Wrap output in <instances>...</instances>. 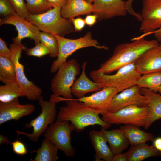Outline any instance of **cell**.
Masks as SVG:
<instances>
[{"instance_id":"1","label":"cell","mask_w":161,"mask_h":161,"mask_svg":"<svg viewBox=\"0 0 161 161\" xmlns=\"http://www.w3.org/2000/svg\"><path fill=\"white\" fill-rule=\"evenodd\" d=\"M132 42L117 45L112 55L101 64L97 70L108 74L135 62L146 51L159 45L156 40H148L143 37H137Z\"/></svg>"},{"instance_id":"2","label":"cell","mask_w":161,"mask_h":161,"mask_svg":"<svg viewBox=\"0 0 161 161\" xmlns=\"http://www.w3.org/2000/svg\"><path fill=\"white\" fill-rule=\"evenodd\" d=\"M61 100L66 102V105L60 107L57 119L70 122L77 132H82L86 127L95 125L106 129L112 126L100 118V112L88 107L83 103L64 97Z\"/></svg>"},{"instance_id":"3","label":"cell","mask_w":161,"mask_h":161,"mask_svg":"<svg viewBox=\"0 0 161 161\" xmlns=\"http://www.w3.org/2000/svg\"><path fill=\"white\" fill-rule=\"evenodd\" d=\"M61 8L53 7L39 14H29L26 20L43 32L64 37L74 31V29L71 20L61 16Z\"/></svg>"},{"instance_id":"4","label":"cell","mask_w":161,"mask_h":161,"mask_svg":"<svg viewBox=\"0 0 161 161\" xmlns=\"http://www.w3.org/2000/svg\"><path fill=\"white\" fill-rule=\"evenodd\" d=\"M115 74L108 75L97 71H91L90 77L95 82L100 84L103 88L112 87L120 92L137 85L139 78L141 75L136 69L134 63L120 68Z\"/></svg>"},{"instance_id":"5","label":"cell","mask_w":161,"mask_h":161,"mask_svg":"<svg viewBox=\"0 0 161 161\" xmlns=\"http://www.w3.org/2000/svg\"><path fill=\"white\" fill-rule=\"evenodd\" d=\"M38 104L41 108V112L36 118L25 125L27 129L33 128L31 133H27L17 130L16 132L19 135L26 136L29 140L37 142L41 134L44 133L48 126L53 123L57 117V110L56 103L59 102L58 96L53 94L49 101L44 100L41 97L38 99Z\"/></svg>"},{"instance_id":"6","label":"cell","mask_w":161,"mask_h":161,"mask_svg":"<svg viewBox=\"0 0 161 161\" xmlns=\"http://www.w3.org/2000/svg\"><path fill=\"white\" fill-rule=\"evenodd\" d=\"M58 45V54L57 59L52 63L50 72L53 73L57 71L59 67L66 61L67 58L79 49L90 47H94L99 49L106 50L108 48L104 45H100L97 41L92 38L90 32L82 37L76 39H70L54 35Z\"/></svg>"},{"instance_id":"7","label":"cell","mask_w":161,"mask_h":161,"mask_svg":"<svg viewBox=\"0 0 161 161\" xmlns=\"http://www.w3.org/2000/svg\"><path fill=\"white\" fill-rule=\"evenodd\" d=\"M80 70L79 64L74 59L62 64L51 81L50 88L53 94L66 99H73L71 88Z\"/></svg>"},{"instance_id":"8","label":"cell","mask_w":161,"mask_h":161,"mask_svg":"<svg viewBox=\"0 0 161 161\" xmlns=\"http://www.w3.org/2000/svg\"><path fill=\"white\" fill-rule=\"evenodd\" d=\"M100 114L102 119L110 124H131L138 127H145L148 117V108L130 105L111 113L106 111Z\"/></svg>"},{"instance_id":"9","label":"cell","mask_w":161,"mask_h":161,"mask_svg":"<svg viewBox=\"0 0 161 161\" xmlns=\"http://www.w3.org/2000/svg\"><path fill=\"white\" fill-rule=\"evenodd\" d=\"M13 43L10 45V48L11 53L10 58L15 67L16 82L28 100H38L41 97L42 90L27 78L24 72V66L19 61L22 51L25 50L26 47L21 41H17L13 38Z\"/></svg>"},{"instance_id":"10","label":"cell","mask_w":161,"mask_h":161,"mask_svg":"<svg viewBox=\"0 0 161 161\" xmlns=\"http://www.w3.org/2000/svg\"><path fill=\"white\" fill-rule=\"evenodd\" d=\"M74 128L69 122L57 119L44 133V138L53 143L67 156L73 157L75 150L71 144V134Z\"/></svg>"},{"instance_id":"11","label":"cell","mask_w":161,"mask_h":161,"mask_svg":"<svg viewBox=\"0 0 161 161\" xmlns=\"http://www.w3.org/2000/svg\"><path fill=\"white\" fill-rule=\"evenodd\" d=\"M140 31L143 37L161 27V0H143Z\"/></svg>"},{"instance_id":"12","label":"cell","mask_w":161,"mask_h":161,"mask_svg":"<svg viewBox=\"0 0 161 161\" xmlns=\"http://www.w3.org/2000/svg\"><path fill=\"white\" fill-rule=\"evenodd\" d=\"M140 89L136 85L117 94L113 97L106 111L114 112L120 108L130 105L141 106H147V99L141 94Z\"/></svg>"},{"instance_id":"13","label":"cell","mask_w":161,"mask_h":161,"mask_svg":"<svg viewBox=\"0 0 161 161\" xmlns=\"http://www.w3.org/2000/svg\"><path fill=\"white\" fill-rule=\"evenodd\" d=\"M10 24L14 26L18 32L16 37L13 38L18 41L23 39L29 38L34 41L35 44L40 42L39 28L27 20L17 13L5 17L0 19V25Z\"/></svg>"},{"instance_id":"14","label":"cell","mask_w":161,"mask_h":161,"mask_svg":"<svg viewBox=\"0 0 161 161\" xmlns=\"http://www.w3.org/2000/svg\"><path fill=\"white\" fill-rule=\"evenodd\" d=\"M93 3L92 13L99 21L124 16L127 13L126 1L123 0H94Z\"/></svg>"},{"instance_id":"15","label":"cell","mask_w":161,"mask_h":161,"mask_svg":"<svg viewBox=\"0 0 161 161\" xmlns=\"http://www.w3.org/2000/svg\"><path fill=\"white\" fill-rule=\"evenodd\" d=\"M35 109L32 104H21L18 98L7 102H0V125L11 120H18L31 114Z\"/></svg>"},{"instance_id":"16","label":"cell","mask_w":161,"mask_h":161,"mask_svg":"<svg viewBox=\"0 0 161 161\" xmlns=\"http://www.w3.org/2000/svg\"><path fill=\"white\" fill-rule=\"evenodd\" d=\"M141 75L161 72V47L160 45L144 52L134 62Z\"/></svg>"},{"instance_id":"17","label":"cell","mask_w":161,"mask_h":161,"mask_svg":"<svg viewBox=\"0 0 161 161\" xmlns=\"http://www.w3.org/2000/svg\"><path fill=\"white\" fill-rule=\"evenodd\" d=\"M119 92L115 88L106 87L90 96L71 99L83 102L88 107L101 113L106 111L113 97Z\"/></svg>"},{"instance_id":"18","label":"cell","mask_w":161,"mask_h":161,"mask_svg":"<svg viewBox=\"0 0 161 161\" xmlns=\"http://www.w3.org/2000/svg\"><path fill=\"white\" fill-rule=\"evenodd\" d=\"M87 64V62L83 63L81 75L74 82L71 88L72 94L77 98L83 97L89 92L98 91L103 88L101 84L92 81L87 76L86 73Z\"/></svg>"},{"instance_id":"19","label":"cell","mask_w":161,"mask_h":161,"mask_svg":"<svg viewBox=\"0 0 161 161\" xmlns=\"http://www.w3.org/2000/svg\"><path fill=\"white\" fill-rule=\"evenodd\" d=\"M89 137L95 152L94 156L95 160L100 161L102 159L106 161H112L114 155L108 147L102 131L93 129L90 131Z\"/></svg>"},{"instance_id":"20","label":"cell","mask_w":161,"mask_h":161,"mask_svg":"<svg viewBox=\"0 0 161 161\" xmlns=\"http://www.w3.org/2000/svg\"><path fill=\"white\" fill-rule=\"evenodd\" d=\"M140 92L146 97L148 101V115L144 127L147 129L154 122L161 119V95L145 88H140Z\"/></svg>"},{"instance_id":"21","label":"cell","mask_w":161,"mask_h":161,"mask_svg":"<svg viewBox=\"0 0 161 161\" xmlns=\"http://www.w3.org/2000/svg\"><path fill=\"white\" fill-rule=\"evenodd\" d=\"M92 4L85 0H66L61 7V14L63 18L71 19L78 16L92 12Z\"/></svg>"},{"instance_id":"22","label":"cell","mask_w":161,"mask_h":161,"mask_svg":"<svg viewBox=\"0 0 161 161\" xmlns=\"http://www.w3.org/2000/svg\"><path fill=\"white\" fill-rule=\"evenodd\" d=\"M101 130L103 132L109 144V148L114 155L121 153L127 149L129 142L123 131L120 129L107 130L102 128Z\"/></svg>"},{"instance_id":"23","label":"cell","mask_w":161,"mask_h":161,"mask_svg":"<svg viewBox=\"0 0 161 161\" xmlns=\"http://www.w3.org/2000/svg\"><path fill=\"white\" fill-rule=\"evenodd\" d=\"M125 153L127 161H141L151 157L161 156V151L153 145L150 146L145 143L131 145Z\"/></svg>"},{"instance_id":"24","label":"cell","mask_w":161,"mask_h":161,"mask_svg":"<svg viewBox=\"0 0 161 161\" xmlns=\"http://www.w3.org/2000/svg\"><path fill=\"white\" fill-rule=\"evenodd\" d=\"M120 129L127 138L131 145L153 141L154 139L152 133L146 132L134 125H124L121 126Z\"/></svg>"},{"instance_id":"25","label":"cell","mask_w":161,"mask_h":161,"mask_svg":"<svg viewBox=\"0 0 161 161\" xmlns=\"http://www.w3.org/2000/svg\"><path fill=\"white\" fill-rule=\"evenodd\" d=\"M58 148L47 138H44L41 147L36 151L34 161H56L59 159Z\"/></svg>"},{"instance_id":"26","label":"cell","mask_w":161,"mask_h":161,"mask_svg":"<svg viewBox=\"0 0 161 161\" xmlns=\"http://www.w3.org/2000/svg\"><path fill=\"white\" fill-rule=\"evenodd\" d=\"M25 96L24 92L16 81L0 86V102H7L16 98Z\"/></svg>"},{"instance_id":"27","label":"cell","mask_w":161,"mask_h":161,"mask_svg":"<svg viewBox=\"0 0 161 161\" xmlns=\"http://www.w3.org/2000/svg\"><path fill=\"white\" fill-rule=\"evenodd\" d=\"M16 73L14 64L10 58L0 56V80L4 84L16 81Z\"/></svg>"},{"instance_id":"28","label":"cell","mask_w":161,"mask_h":161,"mask_svg":"<svg viewBox=\"0 0 161 161\" xmlns=\"http://www.w3.org/2000/svg\"><path fill=\"white\" fill-rule=\"evenodd\" d=\"M140 88H145L157 93L161 85V72L150 73L141 75L137 83Z\"/></svg>"},{"instance_id":"29","label":"cell","mask_w":161,"mask_h":161,"mask_svg":"<svg viewBox=\"0 0 161 161\" xmlns=\"http://www.w3.org/2000/svg\"><path fill=\"white\" fill-rule=\"evenodd\" d=\"M39 39L40 42L48 49L50 56L52 58L57 57L58 54V45L54 35L47 32H40Z\"/></svg>"},{"instance_id":"30","label":"cell","mask_w":161,"mask_h":161,"mask_svg":"<svg viewBox=\"0 0 161 161\" xmlns=\"http://www.w3.org/2000/svg\"><path fill=\"white\" fill-rule=\"evenodd\" d=\"M27 9L30 14L36 15L44 13L51 8L46 0H25Z\"/></svg>"},{"instance_id":"31","label":"cell","mask_w":161,"mask_h":161,"mask_svg":"<svg viewBox=\"0 0 161 161\" xmlns=\"http://www.w3.org/2000/svg\"><path fill=\"white\" fill-rule=\"evenodd\" d=\"M25 51L26 55L29 56L41 57L49 54L48 49L41 42L35 44L32 48H27Z\"/></svg>"},{"instance_id":"32","label":"cell","mask_w":161,"mask_h":161,"mask_svg":"<svg viewBox=\"0 0 161 161\" xmlns=\"http://www.w3.org/2000/svg\"><path fill=\"white\" fill-rule=\"evenodd\" d=\"M16 13L21 17L27 19L29 13L24 0H10Z\"/></svg>"},{"instance_id":"33","label":"cell","mask_w":161,"mask_h":161,"mask_svg":"<svg viewBox=\"0 0 161 161\" xmlns=\"http://www.w3.org/2000/svg\"><path fill=\"white\" fill-rule=\"evenodd\" d=\"M16 13L10 0H0V14L7 17Z\"/></svg>"},{"instance_id":"34","label":"cell","mask_w":161,"mask_h":161,"mask_svg":"<svg viewBox=\"0 0 161 161\" xmlns=\"http://www.w3.org/2000/svg\"><path fill=\"white\" fill-rule=\"evenodd\" d=\"M10 143L12 145L13 152L16 154L23 156L28 153L25 145L21 141L17 140Z\"/></svg>"},{"instance_id":"35","label":"cell","mask_w":161,"mask_h":161,"mask_svg":"<svg viewBox=\"0 0 161 161\" xmlns=\"http://www.w3.org/2000/svg\"><path fill=\"white\" fill-rule=\"evenodd\" d=\"M74 26V31L78 32L81 31L86 25L84 19L80 17L70 19Z\"/></svg>"},{"instance_id":"36","label":"cell","mask_w":161,"mask_h":161,"mask_svg":"<svg viewBox=\"0 0 161 161\" xmlns=\"http://www.w3.org/2000/svg\"><path fill=\"white\" fill-rule=\"evenodd\" d=\"M11 53L10 48H9L5 41L0 38V56L10 58Z\"/></svg>"},{"instance_id":"37","label":"cell","mask_w":161,"mask_h":161,"mask_svg":"<svg viewBox=\"0 0 161 161\" xmlns=\"http://www.w3.org/2000/svg\"><path fill=\"white\" fill-rule=\"evenodd\" d=\"M134 0H128L126 1L127 12L135 17L138 20L141 21L142 18L141 14L136 13L133 9L132 4Z\"/></svg>"},{"instance_id":"38","label":"cell","mask_w":161,"mask_h":161,"mask_svg":"<svg viewBox=\"0 0 161 161\" xmlns=\"http://www.w3.org/2000/svg\"><path fill=\"white\" fill-rule=\"evenodd\" d=\"M97 20V17L95 14H88L84 19L86 25L89 27L92 26L96 23Z\"/></svg>"},{"instance_id":"39","label":"cell","mask_w":161,"mask_h":161,"mask_svg":"<svg viewBox=\"0 0 161 161\" xmlns=\"http://www.w3.org/2000/svg\"><path fill=\"white\" fill-rule=\"evenodd\" d=\"M49 6L51 7H60L61 8L65 3L66 0H46Z\"/></svg>"},{"instance_id":"40","label":"cell","mask_w":161,"mask_h":161,"mask_svg":"<svg viewBox=\"0 0 161 161\" xmlns=\"http://www.w3.org/2000/svg\"><path fill=\"white\" fill-rule=\"evenodd\" d=\"M112 161H127V158L125 152L114 155Z\"/></svg>"},{"instance_id":"41","label":"cell","mask_w":161,"mask_h":161,"mask_svg":"<svg viewBox=\"0 0 161 161\" xmlns=\"http://www.w3.org/2000/svg\"><path fill=\"white\" fill-rule=\"evenodd\" d=\"M153 145L158 150L161 151V137H158L154 139Z\"/></svg>"},{"instance_id":"42","label":"cell","mask_w":161,"mask_h":161,"mask_svg":"<svg viewBox=\"0 0 161 161\" xmlns=\"http://www.w3.org/2000/svg\"><path fill=\"white\" fill-rule=\"evenodd\" d=\"M152 33L154 34L156 40L161 42V27L154 31Z\"/></svg>"},{"instance_id":"43","label":"cell","mask_w":161,"mask_h":161,"mask_svg":"<svg viewBox=\"0 0 161 161\" xmlns=\"http://www.w3.org/2000/svg\"><path fill=\"white\" fill-rule=\"evenodd\" d=\"M5 143H10L8 138L6 136H4L2 134L0 135V145H2Z\"/></svg>"},{"instance_id":"44","label":"cell","mask_w":161,"mask_h":161,"mask_svg":"<svg viewBox=\"0 0 161 161\" xmlns=\"http://www.w3.org/2000/svg\"><path fill=\"white\" fill-rule=\"evenodd\" d=\"M85 0L87 2L92 3H93L94 0Z\"/></svg>"},{"instance_id":"45","label":"cell","mask_w":161,"mask_h":161,"mask_svg":"<svg viewBox=\"0 0 161 161\" xmlns=\"http://www.w3.org/2000/svg\"><path fill=\"white\" fill-rule=\"evenodd\" d=\"M158 92H159V94H161V85L160 87V88L159 89Z\"/></svg>"},{"instance_id":"46","label":"cell","mask_w":161,"mask_h":161,"mask_svg":"<svg viewBox=\"0 0 161 161\" xmlns=\"http://www.w3.org/2000/svg\"><path fill=\"white\" fill-rule=\"evenodd\" d=\"M159 45L161 47V43L160 44H159Z\"/></svg>"}]
</instances>
